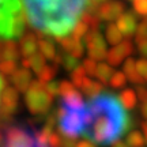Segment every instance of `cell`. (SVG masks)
I'll return each instance as SVG.
<instances>
[{
  "instance_id": "cell-34",
  "label": "cell",
  "mask_w": 147,
  "mask_h": 147,
  "mask_svg": "<svg viewBox=\"0 0 147 147\" xmlns=\"http://www.w3.org/2000/svg\"><path fill=\"white\" fill-rule=\"evenodd\" d=\"M76 147H98L94 143L89 142V140H83V142H76Z\"/></svg>"
},
{
  "instance_id": "cell-24",
  "label": "cell",
  "mask_w": 147,
  "mask_h": 147,
  "mask_svg": "<svg viewBox=\"0 0 147 147\" xmlns=\"http://www.w3.org/2000/svg\"><path fill=\"white\" fill-rule=\"evenodd\" d=\"M16 71V63L14 60H4L0 63V74L5 76H12V74Z\"/></svg>"
},
{
  "instance_id": "cell-31",
  "label": "cell",
  "mask_w": 147,
  "mask_h": 147,
  "mask_svg": "<svg viewBox=\"0 0 147 147\" xmlns=\"http://www.w3.org/2000/svg\"><path fill=\"white\" fill-rule=\"evenodd\" d=\"M136 69L139 75L143 78L144 82H147V59H142L136 61Z\"/></svg>"
},
{
  "instance_id": "cell-7",
  "label": "cell",
  "mask_w": 147,
  "mask_h": 147,
  "mask_svg": "<svg viewBox=\"0 0 147 147\" xmlns=\"http://www.w3.org/2000/svg\"><path fill=\"white\" fill-rule=\"evenodd\" d=\"M84 47L89 57L94 60H102L106 57V40L101 36L100 30H89L84 36Z\"/></svg>"
},
{
  "instance_id": "cell-16",
  "label": "cell",
  "mask_w": 147,
  "mask_h": 147,
  "mask_svg": "<svg viewBox=\"0 0 147 147\" xmlns=\"http://www.w3.org/2000/svg\"><path fill=\"white\" fill-rule=\"evenodd\" d=\"M113 74H115V71H113V67L110 65L109 63H98L97 64V68H95V72H94V76L100 82H102V83H109L110 79H112V76H113Z\"/></svg>"
},
{
  "instance_id": "cell-32",
  "label": "cell",
  "mask_w": 147,
  "mask_h": 147,
  "mask_svg": "<svg viewBox=\"0 0 147 147\" xmlns=\"http://www.w3.org/2000/svg\"><path fill=\"white\" fill-rule=\"evenodd\" d=\"M136 94H138V98L142 100L143 102L147 101V87L146 86H143V84H139L138 89H136Z\"/></svg>"
},
{
  "instance_id": "cell-9",
  "label": "cell",
  "mask_w": 147,
  "mask_h": 147,
  "mask_svg": "<svg viewBox=\"0 0 147 147\" xmlns=\"http://www.w3.org/2000/svg\"><path fill=\"white\" fill-rule=\"evenodd\" d=\"M132 52H134L132 42L129 40H124L120 44L115 45L109 52L106 53V60L112 67H116V65H120L127 56L132 55Z\"/></svg>"
},
{
  "instance_id": "cell-12",
  "label": "cell",
  "mask_w": 147,
  "mask_h": 147,
  "mask_svg": "<svg viewBox=\"0 0 147 147\" xmlns=\"http://www.w3.org/2000/svg\"><path fill=\"white\" fill-rule=\"evenodd\" d=\"M10 79H11V83L14 84V87L18 91H27V89L33 83L32 74L29 72L26 68L16 69L15 72L12 74V76H10Z\"/></svg>"
},
{
  "instance_id": "cell-30",
  "label": "cell",
  "mask_w": 147,
  "mask_h": 147,
  "mask_svg": "<svg viewBox=\"0 0 147 147\" xmlns=\"http://www.w3.org/2000/svg\"><path fill=\"white\" fill-rule=\"evenodd\" d=\"M106 1H109V0H87V12L89 14H97L98 8Z\"/></svg>"
},
{
  "instance_id": "cell-10",
  "label": "cell",
  "mask_w": 147,
  "mask_h": 147,
  "mask_svg": "<svg viewBox=\"0 0 147 147\" xmlns=\"http://www.w3.org/2000/svg\"><path fill=\"white\" fill-rule=\"evenodd\" d=\"M18 91L14 87H5L0 100V115L3 117H10L18 109Z\"/></svg>"
},
{
  "instance_id": "cell-6",
  "label": "cell",
  "mask_w": 147,
  "mask_h": 147,
  "mask_svg": "<svg viewBox=\"0 0 147 147\" xmlns=\"http://www.w3.org/2000/svg\"><path fill=\"white\" fill-rule=\"evenodd\" d=\"M52 95L47 91L45 84L41 80H33L32 86L27 89L25 102L27 109L33 115H44L51 109L52 105Z\"/></svg>"
},
{
  "instance_id": "cell-23",
  "label": "cell",
  "mask_w": 147,
  "mask_h": 147,
  "mask_svg": "<svg viewBox=\"0 0 147 147\" xmlns=\"http://www.w3.org/2000/svg\"><path fill=\"white\" fill-rule=\"evenodd\" d=\"M60 63L63 64V67L65 69H68V71H74L76 67L80 65V64H78V57H75V56H72V55H69L67 52H65V55L61 56Z\"/></svg>"
},
{
  "instance_id": "cell-19",
  "label": "cell",
  "mask_w": 147,
  "mask_h": 147,
  "mask_svg": "<svg viewBox=\"0 0 147 147\" xmlns=\"http://www.w3.org/2000/svg\"><path fill=\"white\" fill-rule=\"evenodd\" d=\"M79 89L83 90V93L86 95H89V97H94V95L100 94L101 91H102V86H101L98 82H94V80H91L89 76H86V78L83 79L82 84L79 86Z\"/></svg>"
},
{
  "instance_id": "cell-38",
  "label": "cell",
  "mask_w": 147,
  "mask_h": 147,
  "mask_svg": "<svg viewBox=\"0 0 147 147\" xmlns=\"http://www.w3.org/2000/svg\"><path fill=\"white\" fill-rule=\"evenodd\" d=\"M144 22H146V23H147V16H146V18H144Z\"/></svg>"
},
{
  "instance_id": "cell-15",
  "label": "cell",
  "mask_w": 147,
  "mask_h": 147,
  "mask_svg": "<svg viewBox=\"0 0 147 147\" xmlns=\"http://www.w3.org/2000/svg\"><path fill=\"white\" fill-rule=\"evenodd\" d=\"M123 68H124V74L127 75V78L129 79L132 83H135V84H143L144 83L143 78L139 75V72H138L136 61H135L134 59H127Z\"/></svg>"
},
{
  "instance_id": "cell-36",
  "label": "cell",
  "mask_w": 147,
  "mask_h": 147,
  "mask_svg": "<svg viewBox=\"0 0 147 147\" xmlns=\"http://www.w3.org/2000/svg\"><path fill=\"white\" fill-rule=\"evenodd\" d=\"M110 147H128V144H127L125 142H117V143H115V144H112Z\"/></svg>"
},
{
  "instance_id": "cell-25",
  "label": "cell",
  "mask_w": 147,
  "mask_h": 147,
  "mask_svg": "<svg viewBox=\"0 0 147 147\" xmlns=\"http://www.w3.org/2000/svg\"><path fill=\"white\" fill-rule=\"evenodd\" d=\"M109 83H110V86L115 87V89H121V87H124L127 83V75L124 72H115Z\"/></svg>"
},
{
  "instance_id": "cell-2",
  "label": "cell",
  "mask_w": 147,
  "mask_h": 147,
  "mask_svg": "<svg viewBox=\"0 0 147 147\" xmlns=\"http://www.w3.org/2000/svg\"><path fill=\"white\" fill-rule=\"evenodd\" d=\"M22 3L30 26L57 40L69 36L87 10V0H22Z\"/></svg>"
},
{
  "instance_id": "cell-26",
  "label": "cell",
  "mask_w": 147,
  "mask_h": 147,
  "mask_svg": "<svg viewBox=\"0 0 147 147\" xmlns=\"http://www.w3.org/2000/svg\"><path fill=\"white\" fill-rule=\"evenodd\" d=\"M134 11L139 16H147V0H132Z\"/></svg>"
},
{
  "instance_id": "cell-5",
  "label": "cell",
  "mask_w": 147,
  "mask_h": 147,
  "mask_svg": "<svg viewBox=\"0 0 147 147\" xmlns=\"http://www.w3.org/2000/svg\"><path fill=\"white\" fill-rule=\"evenodd\" d=\"M25 21L21 0H0V41H14L23 36Z\"/></svg>"
},
{
  "instance_id": "cell-40",
  "label": "cell",
  "mask_w": 147,
  "mask_h": 147,
  "mask_svg": "<svg viewBox=\"0 0 147 147\" xmlns=\"http://www.w3.org/2000/svg\"><path fill=\"white\" fill-rule=\"evenodd\" d=\"M0 57H1V56H0Z\"/></svg>"
},
{
  "instance_id": "cell-17",
  "label": "cell",
  "mask_w": 147,
  "mask_h": 147,
  "mask_svg": "<svg viewBox=\"0 0 147 147\" xmlns=\"http://www.w3.org/2000/svg\"><path fill=\"white\" fill-rule=\"evenodd\" d=\"M19 52L18 47L12 41H7L4 44H0V56L3 60H14L19 57Z\"/></svg>"
},
{
  "instance_id": "cell-21",
  "label": "cell",
  "mask_w": 147,
  "mask_h": 147,
  "mask_svg": "<svg viewBox=\"0 0 147 147\" xmlns=\"http://www.w3.org/2000/svg\"><path fill=\"white\" fill-rule=\"evenodd\" d=\"M120 100L121 102L124 104L127 109H134L136 106V102H138V94L135 90L132 89H125L121 91L120 94Z\"/></svg>"
},
{
  "instance_id": "cell-35",
  "label": "cell",
  "mask_w": 147,
  "mask_h": 147,
  "mask_svg": "<svg viewBox=\"0 0 147 147\" xmlns=\"http://www.w3.org/2000/svg\"><path fill=\"white\" fill-rule=\"evenodd\" d=\"M140 112H142L143 117H144V119H147V101H144V102H143L142 108H140Z\"/></svg>"
},
{
  "instance_id": "cell-13",
  "label": "cell",
  "mask_w": 147,
  "mask_h": 147,
  "mask_svg": "<svg viewBox=\"0 0 147 147\" xmlns=\"http://www.w3.org/2000/svg\"><path fill=\"white\" fill-rule=\"evenodd\" d=\"M38 49H40V52L45 56V59L52 60V61L56 60V63H60L61 56H59L57 55L56 45H55L51 40H47V38H41V40H38Z\"/></svg>"
},
{
  "instance_id": "cell-28",
  "label": "cell",
  "mask_w": 147,
  "mask_h": 147,
  "mask_svg": "<svg viewBox=\"0 0 147 147\" xmlns=\"http://www.w3.org/2000/svg\"><path fill=\"white\" fill-rule=\"evenodd\" d=\"M135 38H136V42L147 40V23L144 21H143L140 25H138L136 33H135Z\"/></svg>"
},
{
  "instance_id": "cell-18",
  "label": "cell",
  "mask_w": 147,
  "mask_h": 147,
  "mask_svg": "<svg viewBox=\"0 0 147 147\" xmlns=\"http://www.w3.org/2000/svg\"><path fill=\"white\" fill-rule=\"evenodd\" d=\"M123 33L120 32V29L117 25L115 23H109L105 29V40L108 41V44L110 45H117V44H120L123 41Z\"/></svg>"
},
{
  "instance_id": "cell-1",
  "label": "cell",
  "mask_w": 147,
  "mask_h": 147,
  "mask_svg": "<svg viewBox=\"0 0 147 147\" xmlns=\"http://www.w3.org/2000/svg\"><path fill=\"white\" fill-rule=\"evenodd\" d=\"M128 109L120 97L101 91L87 102V124L83 138L95 146H112L125 136L132 125Z\"/></svg>"
},
{
  "instance_id": "cell-20",
  "label": "cell",
  "mask_w": 147,
  "mask_h": 147,
  "mask_svg": "<svg viewBox=\"0 0 147 147\" xmlns=\"http://www.w3.org/2000/svg\"><path fill=\"white\" fill-rule=\"evenodd\" d=\"M125 143L128 144V147H143L146 144V136L143 131H131L127 134Z\"/></svg>"
},
{
  "instance_id": "cell-4",
  "label": "cell",
  "mask_w": 147,
  "mask_h": 147,
  "mask_svg": "<svg viewBox=\"0 0 147 147\" xmlns=\"http://www.w3.org/2000/svg\"><path fill=\"white\" fill-rule=\"evenodd\" d=\"M0 147H52L47 132L26 124H10L0 129Z\"/></svg>"
},
{
  "instance_id": "cell-11",
  "label": "cell",
  "mask_w": 147,
  "mask_h": 147,
  "mask_svg": "<svg viewBox=\"0 0 147 147\" xmlns=\"http://www.w3.org/2000/svg\"><path fill=\"white\" fill-rule=\"evenodd\" d=\"M120 32L123 33V36L125 38H129L132 37L135 33H136V29H138V19H136V15L131 12V11H125L123 15L117 19V23H116Z\"/></svg>"
},
{
  "instance_id": "cell-39",
  "label": "cell",
  "mask_w": 147,
  "mask_h": 147,
  "mask_svg": "<svg viewBox=\"0 0 147 147\" xmlns=\"http://www.w3.org/2000/svg\"><path fill=\"white\" fill-rule=\"evenodd\" d=\"M129 1H132V0H129Z\"/></svg>"
},
{
  "instance_id": "cell-33",
  "label": "cell",
  "mask_w": 147,
  "mask_h": 147,
  "mask_svg": "<svg viewBox=\"0 0 147 147\" xmlns=\"http://www.w3.org/2000/svg\"><path fill=\"white\" fill-rule=\"evenodd\" d=\"M138 51L142 55L143 57H147V40L138 42Z\"/></svg>"
},
{
  "instance_id": "cell-27",
  "label": "cell",
  "mask_w": 147,
  "mask_h": 147,
  "mask_svg": "<svg viewBox=\"0 0 147 147\" xmlns=\"http://www.w3.org/2000/svg\"><path fill=\"white\" fill-rule=\"evenodd\" d=\"M55 72H56V69L53 68V67L47 65V67L42 69L41 72L38 74V76H40V79H38V80H41L42 83H48V82H51V80H52V78L55 76Z\"/></svg>"
},
{
  "instance_id": "cell-29",
  "label": "cell",
  "mask_w": 147,
  "mask_h": 147,
  "mask_svg": "<svg viewBox=\"0 0 147 147\" xmlns=\"http://www.w3.org/2000/svg\"><path fill=\"white\" fill-rule=\"evenodd\" d=\"M97 64H98L97 63V60H94V59H91V57H89L87 60H84L83 61V68L86 69V72H87L89 76H94Z\"/></svg>"
},
{
  "instance_id": "cell-14",
  "label": "cell",
  "mask_w": 147,
  "mask_h": 147,
  "mask_svg": "<svg viewBox=\"0 0 147 147\" xmlns=\"http://www.w3.org/2000/svg\"><path fill=\"white\" fill-rule=\"evenodd\" d=\"M19 51H21L23 57H30L32 55H34L38 51V40H37V37L34 34H32V33L23 36Z\"/></svg>"
},
{
  "instance_id": "cell-3",
  "label": "cell",
  "mask_w": 147,
  "mask_h": 147,
  "mask_svg": "<svg viewBox=\"0 0 147 147\" xmlns=\"http://www.w3.org/2000/svg\"><path fill=\"white\" fill-rule=\"evenodd\" d=\"M56 117L60 132L65 138L76 139L83 136L87 124V102H84L76 89L61 95Z\"/></svg>"
},
{
  "instance_id": "cell-22",
  "label": "cell",
  "mask_w": 147,
  "mask_h": 147,
  "mask_svg": "<svg viewBox=\"0 0 147 147\" xmlns=\"http://www.w3.org/2000/svg\"><path fill=\"white\" fill-rule=\"evenodd\" d=\"M27 59H29L30 68H32L37 75L47 67V64H45V56H44L41 52H36L34 55H32L30 57H27Z\"/></svg>"
},
{
  "instance_id": "cell-37",
  "label": "cell",
  "mask_w": 147,
  "mask_h": 147,
  "mask_svg": "<svg viewBox=\"0 0 147 147\" xmlns=\"http://www.w3.org/2000/svg\"><path fill=\"white\" fill-rule=\"evenodd\" d=\"M143 134H144V136H146V144H147V123L143 124Z\"/></svg>"
},
{
  "instance_id": "cell-8",
  "label": "cell",
  "mask_w": 147,
  "mask_h": 147,
  "mask_svg": "<svg viewBox=\"0 0 147 147\" xmlns=\"http://www.w3.org/2000/svg\"><path fill=\"white\" fill-rule=\"evenodd\" d=\"M125 12V5L120 0H109L101 5L97 11V16L101 21L112 22L117 21L123 14Z\"/></svg>"
}]
</instances>
